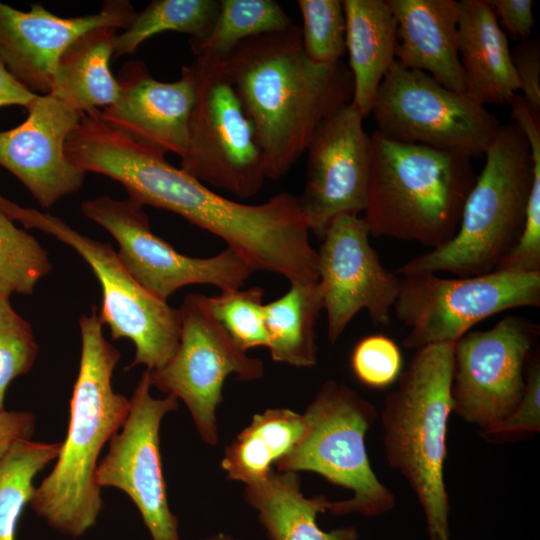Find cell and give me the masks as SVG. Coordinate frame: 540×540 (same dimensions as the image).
Masks as SVG:
<instances>
[{"mask_svg": "<svg viewBox=\"0 0 540 540\" xmlns=\"http://www.w3.org/2000/svg\"><path fill=\"white\" fill-rule=\"evenodd\" d=\"M160 153L110 130L96 143L89 166L93 173L119 182L128 198L164 209L224 240L253 269L295 282L318 281L317 250L298 197L281 192L251 205L226 198Z\"/></svg>", "mask_w": 540, "mask_h": 540, "instance_id": "obj_1", "label": "cell"}, {"mask_svg": "<svg viewBox=\"0 0 540 540\" xmlns=\"http://www.w3.org/2000/svg\"><path fill=\"white\" fill-rule=\"evenodd\" d=\"M223 61L254 126L269 179L286 175L320 124L352 101L350 69L342 60L310 61L295 24L242 42Z\"/></svg>", "mask_w": 540, "mask_h": 540, "instance_id": "obj_2", "label": "cell"}, {"mask_svg": "<svg viewBox=\"0 0 540 540\" xmlns=\"http://www.w3.org/2000/svg\"><path fill=\"white\" fill-rule=\"evenodd\" d=\"M81 355L66 437L52 471L35 487L33 511L59 533L83 536L102 510L95 474L103 447L122 427L130 400L112 386L120 353L103 334L98 309L79 319Z\"/></svg>", "mask_w": 540, "mask_h": 540, "instance_id": "obj_3", "label": "cell"}, {"mask_svg": "<svg viewBox=\"0 0 540 540\" xmlns=\"http://www.w3.org/2000/svg\"><path fill=\"white\" fill-rule=\"evenodd\" d=\"M364 209L370 235L435 249L457 232L477 175L466 153L392 141L374 131Z\"/></svg>", "mask_w": 540, "mask_h": 540, "instance_id": "obj_4", "label": "cell"}, {"mask_svg": "<svg viewBox=\"0 0 540 540\" xmlns=\"http://www.w3.org/2000/svg\"><path fill=\"white\" fill-rule=\"evenodd\" d=\"M453 374L454 343L417 349L381 412L387 460L417 497L430 540H450L444 463Z\"/></svg>", "mask_w": 540, "mask_h": 540, "instance_id": "obj_5", "label": "cell"}, {"mask_svg": "<svg viewBox=\"0 0 540 540\" xmlns=\"http://www.w3.org/2000/svg\"><path fill=\"white\" fill-rule=\"evenodd\" d=\"M484 155V168L466 198L454 237L407 261L395 270L397 275L490 273L515 245L533 178L528 140L515 122L500 126Z\"/></svg>", "mask_w": 540, "mask_h": 540, "instance_id": "obj_6", "label": "cell"}, {"mask_svg": "<svg viewBox=\"0 0 540 540\" xmlns=\"http://www.w3.org/2000/svg\"><path fill=\"white\" fill-rule=\"evenodd\" d=\"M306 431L289 453L275 462L277 471H310L352 491L329 501L336 516L360 513L375 517L391 511L394 494L375 475L365 436L378 417L376 407L345 383L326 381L303 414Z\"/></svg>", "mask_w": 540, "mask_h": 540, "instance_id": "obj_7", "label": "cell"}, {"mask_svg": "<svg viewBox=\"0 0 540 540\" xmlns=\"http://www.w3.org/2000/svg\"><path fill=\"white\" fill-rule=\"evenodd\" d=\"M0 209L24 227L38 229L72 247L89 264L101 286V323L109 327L113 340L127 338L135 346L128 369L144 365L154 370L168 363L179 344L178 308L142 287L109 243L79 233L57 216L21 207L1 194Z\"/></svg>", "mask_w": 540, "mask_h": 540, "instance_id": "obj_8", "label": "cell"}, {"mask_svg": "<svg viewBox=\"0 0 540 540\" xmlns=\"http://www.w3.org/2000/svg\"><path fill=\"white\" fill-rule=\"evenodd\" d=\"M188 66L194 102L180 168L208 187L255 196L267 179L264 159L224 61L198 56Z\"/></svg>", "mask_w": 540, "mask_h": 540, "instance_id": "obj_9", "label": "cell"}, {"mask_svg": "<svg viewBox=\"0 0 540 540\" xmlns=\"http://www.w3.org/2000/svg\"><path fill=\"white\" fill-rule=\"evenodd\" d=\"M519 307H540V272L404 275L393 306L397 319L409 328L403 346L413 350L455 343L478 322Z\"/></svg>", "mask_w": 540, "mask_h": 540, "instance_id": "obj_10", "label": "cell"}, {"mask_svg": "<svg viewBox=\"0 0 540 540\" xmlns=\"http://www.w3.org/2000/svg\"><path fill=\"white\" fill-rule=\"evenodd\" d=\"M371 114L386 139L485 154L500 128L497 117L468 93L450 90L429 74L396 61L383 78Z\"/></svg>", "mask_w": 540, "mask_h": 540, "instance_id": "obj_11", "label": "cell"}, {"mask_svg": "<svg viewBox=\"0 0 540 540\" xmlns=\"http://www.w3.org/2000/svg\"><path fill=\"white\" fill-rule=\"evenodd\" d=\"M180 337L177 350L163 367L149 370L152 387L181 399L201 439L218 442L216 409L225 380L263 377L264 364L241 350L206 309L201 294H188L178 308Z\"/></svg>", "mask_w": 540, "mask_h": 540, "instance_id": "obj_12", "label": "cell"}, {"mask_svg": "<svg viewBox=\"0 0 540 540\" xmlns=\"http://www.w3.org/2000/svg\"><path fill=\"white\" fill-rule=\"evenodd\" d=\"M81 210L114 237L124 266L162 301L167 302L175 291L189 285H211L221 291L240 289L254 271L229 248L207 258L176 251L152 232L143 207L129 198L99 196L82 202Z\"/></svg>", "mask_w": 540, "mask_h": 540, "instance_id": "obj_13", "label": "cell"}, {"mask_svg": "<svg viewBox=\"0 0 540 540\" xmlns=\"http://www.w3.org/2000/svg\"><path fill=\"white\" fill-rule=\"evenodd\" d=\"M540 327L509 315L487 330L469 331L454 343L452 412L466 423L489 429L518 405L527 361Z\"/></svg>", "mask_w": 540, "mask_h": 540, "instance_id": "obj_14", "label": "cell"}, {"mask_svg": "<svg viewBox=\"0 0 540 540\" xmlns=\"http://www.w3.org/2000/svg\"><path fill=\"white\" fill-rule=\"evenodd\" d=\"M146 369L130 399L128 415L109 441L108 453L99 461L97 485L123 491L136 505L152 540H180L178 518L171 511L160 454V426L178 399L151 395Z\"/></svg>", "mask_w": 540, "mask_h": 540, "instance_id": "obj_15", "label": "cell"}, {"mask_svg": "<svg viewBox=\"0 0 540 540\" xmlns=\"http://www.w3.org/2000/svg\"><path fill=\"white\" fill-rule=\"evenodd\" d=\"M369 237L362 217L343 214L330 223L317 250L318 283L332 344L361 310L375 325L390 324L400 276L382 265Z\"/></svg>", "mask_w": 540, "mask_h": 540, "instance_id": "obj_16", "label": "cell"}, {"mask_svg": "<svg viewBox=\"0 0 540 540\" xmlns=\"http://www.w3.org/2000/svg\"><path fill=\"white\" fill-rule=\"evenodd\" d=\"M350 102L316 130L307 148L305 187L299 205L311 231L322 240L343 214L364 211L371 166V139Z\"/></svg>", "mask_w": 540, "mask_h": 540, "instance_id": "obj_17", "label": "cell"}, {"mask_svg": "<svg viewBox=\"0 0 540 540\" xmlns=\"http://www.w3.org/2000/svg\"><path fill=\"white\" fill-rule=\"evenodd\" d=\"M136 13L127 0L104 1L97 13L68 18L39 3L22 11L0 2V60L26 89L49 94L58 60L72 42L96 28L125 30Z\"/></svg>", "mask_w": 540, "mask_h": 540, "instance_id": "obj_18", "label": "cell"}, {"mask_svg": "<svg viewBox=\"0 0 540 540\" xmlns=\"http://www.w3.org/2000/svg\"><path fill=\"white\" fill-rule=\"evenodd\" d=\"M26 109L21 124L0 131V166L49 209L84 183L86 174L65 153L66 140L82 114L50 94L38 95Z\"/></svg>", "mask_w": 540, "mask_h": 540, "instance_id": "obj_19", "label": "cell"}, {"mask_svg": "<svg viewBox=\"0 0 540 540\" xmlns=\"http://www.w3.org/2000/svg\"><path fill=\"white\" fill-rule=\"evenodd\" d=\"M116 101L99 111L101 119L133 141L165 155L183 156L188 121L194 102V84L188 65L174 82H161L141 61L127 62L117 78Z\"/></svg>", "mask_w": 540, "mask_h": 540, "instance_id": "obj_20", "label": "cell"}, {"mask_svg": "<svg viewBox=\"0 0 540 540\" xmlns=\"http://www.w3.org/2000/svg\"><path fill=\"white\" fill-rule=\"evenodd\" d=\"M397 22L395 61L429 74L442 86L465 93L458 51L459 2L387 0Z\"/></svg>", "mask_w": 540, "mask_h": 540, "instance_id": "obj_21", "label": "cell"}, {"mask_svg": "<svg viewBox=\"0 0 540 540\" xmlns=\"http://www.w3.org/2000/svg\"><path fill=\"white\" fill-rule=\"evenodd\" d=\"M458 51L466 93L483 105L519 91L511 50L489 0L459 1Z\"/></svg>", "mask_w": 540, "mask_h": 540, "instance_id": "obj_22", "label": "cell"}, {"mask_svg": "<svg viewBox=\"0 0 540 540\" xmlns=\"http://www.w3.org/2000/svg\"><path fill=\"white\" fill-rule=\"evenodd\" d=\"M346 50L353 77L352 103L371 114L379 86L395 62L397 22L384 0H344Z\"/></svg>", "mask_w": 540, "mask_h": 540, "instance_id": "obj_23", "label": "cell"}, {"mask_svg": "<svg viewBox=\"0 0 540 540\" xmlns=\"http://www.w3.org/2000/svg\"><path fill=\"white\" fill-rule=\"evenodd\" d=\"M245 501L258 513L270 540H359L355 527L322 530L317 515L327 511L324 495L305 497L297 473L274 469L266 479L246 485Z\"/></svg>", "mask_w": 540, "mask_h": 540, "instance_id": "obj_24", "label": "cell"}, {"mask_svg": "<svg viewBox=\"0 0 540 540\" xmlns=\"http://www.w3.org/2000/svg\"><path fill=\"white\" fill-rule=\"evenodd\" d=\"M117 30L96 28L72 42L58 60L49 94L81 114L113 104L120 91L110 69Z\"/></svg>", "mask_w": 540, "mask_h": 540, "instance_id": "obj_25", "label": "cell"}, {"mask_svg": "<svg viewBox=\"0 0 540 540\" xmlns=\"http://www.w3.org/2000/svg\"><path fill=\"white\" fill-rule=\"evenodd\" d=\"M305 431L304 415L290 409L272 408L255 414L250 424L226 446L221 467L230 480L245 485L262 481Z\"/></svg>", "mask_w": 540, "mask_h": 540, "instance_id": "obj_26", "label": "cell"}, {"mask_svg": "<svg viewBox=\"0 0 540 540\" xmlns=\"http://www.w3.org/2000/svg\"><path fill=\"white\" fill-rule=\"evenodd\" d=\"M281 297L264 304L269 353L276 362L312 367L317 362L315 327L323 310L318 281L290 283Z\"/></svg>", "mask_w": 540, "mask_h": 540, "instance_id": "obj_27", "label": "cell"}, {"mask_svg": "<svg viewBox=\"0 0 540 540\" xmlns=\"http://www.w3.org/2000/svg\"><path fill=\"white\" fill-rule=\"evenodd\" d=\"M294 23L274 0H220L219 12L209 34L189 39L196 57L225 60L244 41L282 32Z\"/></svg>", "mask_w": 540, "mask_h": 540, "instance_id": "obj_28", "label": "cell"}, {"mask_svg": "<svg viewBox=\"0 0 540 540\" xmlns=\"http://www.w3.org/2000/svg\"><path fill=\"white\" fill-rule=\"evenodd\" d=\"M217 0H153L114 42V57L132 54L147 39L166 31L202 39L211 31L219 12Z\"/></svg>", "mask_w": 540, "mask_h": 540, "instance_id": "obj_29", "label": "cell"}, {"mask_svg": "<svg viewBox=\"0 0 540 540\" xmlns=\"http://www.w3.org/2000/svg\"><path fill=\"white\" fill-rule=\"evenodd\" d=\"M59 447L60 443L20 440L0 463V540H16L21 514L35 491L33 480L56 460Z\"/></svg>", "mask_w": 540, "mask_h": 540, "instance_id": "obj_30", "label": "cell"}, {"mask_svg": "<svg viewBox=\"0 0 540 540\" xmlns=\"http://www.w3.org/2000/svg\"><path fill=\"white\" fill-rule=\"evenodd\" d=\"M51 270L48 252L0 209V280L12 293L30 295Z\"/></svg>", "mask_w": 540, "mask_h": 540, "instance_id": "obj_31", "label": "cell"}, {"mask_svg": "<svg viewBox=\"0 0 540 540\" xmlns=\"http://www.w3.org/2000/svg\"><path fill=\"white\" fill-rule=\"evenodd\" d=\"M263 298L264 290L260 286L221 291L216 296L202 295L208 312L245 352L268 346Z\"/></svg>", "mask_w": 540, "mask_h": 540, "instance_id": "obj_32", "label": "cell"}, {"mask_svg": "<svg viewBox=\"0 0 540 540\" xmlns=\"http://www.w3.org/2000/svg\"><path fill=\"white\" fill-rule=\"evenodd\" d=\"M302 16V46L307 58L316 64L341 61L346 52V19L339 0H298Z\"/></svg>", "mask_w": 540, "mask_h": 540, "instance_id": "obj_33", "label": "cell"}, {"mask_svg": "<svg viewBox=\"0 0 540 540\" xmlns=\"http://www.w3.org/2000/svg\"><path fill=\"white\" fill-rule=\"evenodd\" d=\"M39 347L31 324L19 315L10 297L0 299V409L10 383L33 367Z\"/></svg>", "mask_w": 540, "mask_h": 540, "instance_id": "obj_34", "label": "cell"}, {"mask_svg": "<svg viewBox=\"0 0 540 540\" xmlns=\"http://www.w3.org/2000/svg\"><path fill=\"white\" fill-rule=\"evenodd\" d=\"M536 349V348H535ZM531 353L525 371V389L515 409L501 422L482 430L481 436L491 443H503L540 431V356Z\"/></svg>", "mask_w": 540, "mask_h": 540, "instance_id": "obj_35", "label": "cell"}, {"mask_svg": "<svg viewBox=\"0 0 540 540\" xmlns=\"http://www.w3.org/2000/svg\"><path fill=\"white\" fill-rule=\"evenodd\" d=\"M355 377L372 388H385L397 381L402 372V354L391 338L369 335L357 342L351 354Z\"/></svg>", "mask_w": 540, "mask_h": 540, "instance_id": "obj_36", "label": "cell"}, {"mask_svg": "<svg viewBox=\"0 0 540 540\" xmlns=\"http://www.w3.org/2000/svg\"><path fill=\"white\" fill-rule=\"evenodd\" d=\"M512 62L524 98L531 113L540 118V44L538 38L518 43L511 50Z\"/></svg>", "mask_w": 540, "mask_h": 540, "instance_id": "obj_37", "label": "cell"}, {"mask_svg": "<svg viewBox=\"0 0 540 540\" xmlns=\"http://www.w3.org/2000/svg\"><path fill=\"white\" fill-rule=\"evenodd\" d=\"M501 25L521 41L530 38L534 27L533 2L531 0H489Z\"/></svg>", "mask_w": 540, "mask_h": 540, "instance_id": "obj_38", "label": "cell"}, {"mask_svg": "<svg viewBox=\"0 0 540 540\" xmlns=\"http://www.w3.org/2000/svg\"><path fill=\"white\" fill-rule=\"evenodd\" d=\"M35 426L36 417L29 411L0 409V463L15 443L31 439Z\"/></svg>", "mask_w": 540, "mask_h": 540, "instance_id": "obj_39", "label": "cell"}, {"mask_svg": "<svg viewBox=\"0 0 540 540\" xmlns=\"http://www.w3.org/2000/svg\"><path fill=\"white\" fill-rule=\"evenodd\" d=\"M37 96L22 86L0 60V109L14 105L27 108Z\"/></svg>", "mask_w": 540, "mask_h": 540, "instance_id": "obj_40", "label": "cell"}, {"mask_svg": "<svg viewBox=\"0 0 540 540\" xmlns=\"http://www.w3.org/2000/svg\"><path fill=\"white\" fill-rule=\"evenodd\" d=\"M11 294H13L12 290L0 280V299L3 297H10Z\"/></svg>", "mask_w": 540, "mask_h": 540, "instance_id": "obj_41", "label": "cell"}, {"mask_svg": "<svg viewBox=\"0 0 540 540\" xmlns=\"http://www.w3.org/2000/svg\"><path fill=\"white\" fill-rule=\"evenodd\" d=\"M200 540H239V539H236L230 535H225V534H217V535H214V536H211V537H208V538H204V539H200Z\"/></svg>", "mask_w": 540, "mask_h": 540, "instance_id": "obj_42", "label": "cell"}]
</instances>
